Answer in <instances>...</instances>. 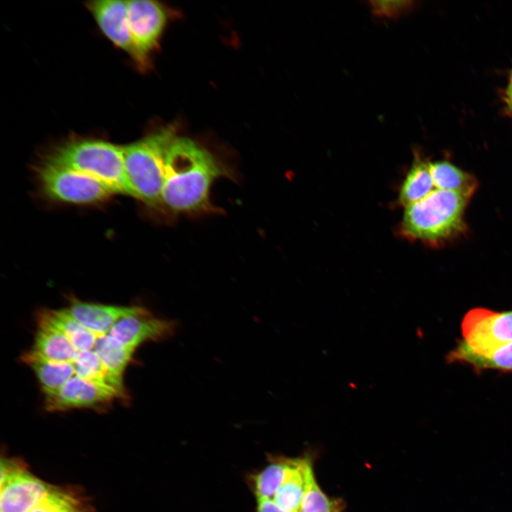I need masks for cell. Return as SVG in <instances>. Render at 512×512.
<instances>
[{"instance_id": "obj_1", "label": "cell", "mask_w": 512, "mask_h": 512, "mask_svg": "<svg viewBox=\"0 0 512 512\" xmlns=\"http://www.w3.org/2000/svg\"><path fill=\"white\" fill-rule=\"evenodd\" d=\"M225 175L213 155L193 140L176 136L169 149L161 205L174 213L212 210L210 188Z\"/></svg>"}, {"instance_id": "obj_2", "label": "cell", "mask_w": 512, "mask_h": 512, "mask_svg": "<svg viewBox=\"0 0 512 512\" xmlns=\"http://www.w3.org/2000/svg\"><path fill=\"white\" fill-rule=\"evenodd\" d=\"M471 196L457 191L435 189L405 208L401 223L403 235L438 245L466 230L464 211Z\"/></svg>"}, {"instance_id": "obj_3", "label": "cell", "mask_w": 512, "mask_h": 512, "mask_svg": "<svg viewBox=\"0 0 512 512\" xmlns=\"http://www.w3.org/2000/svg\"><path fill=\"white\" fill-rule=\"evenodd\" d=\"M176 136L174 127L169 126L122 146L126 174L136 198L150 206H161L166 159Z\"/></svg>"}, {"instance_id": "obj_4", "label": "cell", "mask_w": 512, "mask_h": 512, "mask_svg": "<svg viewBox=\"0 0 512 512\" xmlns=\"http://www.w3.org/2000/svg\"><path fill=\"white\" fill-rule=\"evenodd\" d=\"M47 161L88 174L116 193L136 198L126 174L122 146L102 140L73 141L57 148Z\"/></svg>"}, {"instance_id": "obj_5", "label": "cell", "mask_w": 512, "mask_h": 512, "mask_svg": "<svg viewBox=\"0 0 512 512\" xmlns=\"http://www.w3.org/2000/svg\"><path fill=\"white\" fill-rule=\"evenodd\" d=\"M38 176L46 194L58 201L87 204L116 193L110 186L93 176L48 161L40 168Z\"/></svg>"}, {"instance_id": "obj_6", "label": "cell", "mask_w": 512, "mask_h": 512, "mask_svg": "<svg viewBox=\"0 0 512 512\" xmlns=\"http://www.w3.org/2000/svg\"><path fill=\"white\" fill-rule=\"evenodd\" d=\"M461 329V340L470 351L490 353L512 342V310L471 309L464 315Z\"/></svg>"}, {"instance_id": "obj_7", "label": "cell", "mask_w": 512, "mask_h": 512, "mask_svg": "<svg viewBox=\"0 0 512 512\" xmlns=\"http://www.w3.org/2000/svg\"><path fill=\"white\" fill-rule=\"evenodd\" d=\"M128 21L134 46L135 61L142 68L148 63L149 53L157 46L166 24V14L157 1H127Z\"/></svg>"}, {"instance_id": "obj_8", "label": "cell", "mask_w": 512, "mask_h": 512, "mask_svg": "<svg viewBox=\"0 0 512 512\" xmlns=\"http://www.w3.org/2000/svg\"><path fill=\"white\" fill-rule=\"evenodd\" d=\"M50 490L23 469L1 463V512H29Z\"/></svg>"}, {"instance_id": "obj_9", "label": "cell", "mask_w": 512, "mask_h": 512, "mask_svg": "<svg viewBox=\"0 0 512 512\" xmlns=\"http://www.w3.org/2000/svg\"><path fill=\"white\" fill-rule=\"evenodd\" d=\"M46 408L50 411L93 407L122 398L112 388L75 375L55 393L45 397Z\"/></svg>"}, {"instance_id": "obj_10", "label": "cell", "mask_w": 512, "mask_h": 512, "mask_svg": "<svg viewBox=\"0 0 512 512\" xmlns=\"http://www.w3.org/2000/svg\"><path fill=\"white\" fill-rule=\"evenodd\" d=\"M177 323L155 317L151 312L128 316L117 322L109 335L121 344L136 349L146 341H160L173 336Z\"/></svg>"}, {"instance_id": "obj_11", "label": "cell", "mask_w": 512, "mask_h": 512, "mask_svg": "<svg viewBox=\"0 0 512 512\" xmlns=\"http://www.w3.org/2000/svg\"><path fill=\"white\" fill-rule=\"evenodd\" d=\"M87 7L103 33L135 60L136 53L129 26L127 1H92L87 3Z\"/></svg>"}, {"instance_id": "obj_12", "label": "cell", "mask_w": 512, "mask_h": 512, "mask_svg": "<svg viewBox=\"0 0 512 512\" xmlns=\"http://www.w3.org/2000/svg\"><path fill=\"white\" fill-rule=\"evenodd\" d=\"M73 316L97 335L108 334L120 319L142 314L148 310L141 306H118L71 300L68 308Z\"/></svg>"}, {"instance_id": "obj_13", "label": "cell", "mask_w": 512, "mask_h": 512, "mask_svg": "<svg viewBox=\"0 0 512 512\" xmlns=\"http://www.w3.org/2000/svg\"><path fill=\"white\" fill-rule=\"evenodd\" d=\"M311 460L308 458H288L285 474L278 487L267 498L289 512H299L306 488V469Z\"/></svg>"}, {"instance_id": "obj_14", "label": "cell", "mask_w": 512, "mask_h": 512, "mask_svg": "<svg viewBox=\"0 0 512 512\" xmlns=\"http://www.w3.org/2000/svg\"><path fill=\"white\" fill-rule=\"evenodd\" d=\"M446 360L450 363L470 366L477 373L485 370L512 373V342L490 353L479 354L470 351L460 340L448 353Z\"/></svg>"}, {"instance_id": "obj_15", "label": "cell", "mask_w": 512, "mask_h": 512, "mask_svg": "<svg viewBox=\"0 0 512 512\" xmlns=\"http://www.w3.org/2000/svg\"><path fill=\"white\" fill-rule=\"evenodd\" d=\"M21 359L34 371L46 396L55 393L76 375L73 363L51 361L33 349L25 353Z\"/></svg>"}, {"instance_id": "obj_16", "label": "cell", "mask_w": 512, "mask_h": 512, "mask_svg": "<svg viewBox=\"0 0 512 512\" xmlns=\"http://www.w3.org/2000/svg\"><path fill=\"white\" fill-rule=\"evenodd\" d=\"M38 321L46 322L63 333L79 351L93 350L100 335L88 330L68 309H44L38 313Z\"/></svg>"}, {"instance_id": "obj_17", "label": "cell", "mask_w": 512, "mask_h": 512, "mask_svg": "<svg viewBox=\"0 0 512 512\" xmlns=\"http://www.w3.org/2000/svg\"><path fill=\"white\" fill-rule=\"evenodd\" d=\"M38 324L33 349L51 361L73 363L80 351L71 341L51 325L41 321Z\"/></svg>"}, {"instance_id": "obj_18", "label": "cell", "mask_w": 512, "mask_h": 512, "mask_svg": "<svg viewBox=\"0 0 512 512\" xmlns=\"http://www.w3.org/2000/svg\"><path fill=\"white\" fill-rule=\"evenodd\" d=\"M73 364L77 376L112 388L126 399L122 377L111 373L93 350L80 351Z\"/></svg>"}, {"instance_id": "obj_19", "label": "cell", "mask_w": 512, "mask_h": 512, "mask_svg": "<svg viewBox=\"0 0 512 512\" xmlns=\"http://www.w3.org/2000/svg\"><path fill=\"white\" fill-rule=\"evenodd\" d=\"M428 163L416 156L399 192V202L405 207L423 199L434 191Z\"/></svg>"}, {"instance_id": "obj_20", "label": "cell", "mask_w": 512, "mask_h": 512, "mask_svg": "<svg viewBox=\"0 0 512 512\" xmlns=\"http://www.w3.org/2000/svg\"><path fill=\"white\" fill-rule=\"evenodd\" d=\"M430 171L437 189L457 191L472 196L477 187L474 176L448 161L429 162Z\"/></svg>"}, {"instance_id": "obj_21", "label": "cell", "mask_w": 512, "mask_h": 512, "mask_svg": "<svg viewBox=\"0 0 512 512\" xmlns=\"http://www.w3.org/2000/svg\"><path fill=\"white\" fill-rule=\"evenodd\" d=\"M93 351L111 373L122 377L135 349L121 344L109 334H105L97 337Z\"/></svg>"}, {"instance_id": "obj_22", "label": "cell", "mask_w": 512, "mask_h": 512, "mask_svg": "<svg viewBox=\"0 0 512 512\" xmlns=\"http://www.w3.org/2000/svg\"><path fill=\"white\" fill-rule=\"evenodd\" d=\"M341 500L328 497L316 483L311 462L306 469V488L299 512H341Z\"/></svg>"}, {"instance_id": "obj_23", "label": "cell", "mask_w": 512, "mask_h": 512, "mask_svg": "<svg viewBox=\"0 0 512 512\" xmlns=\"http://www.w3.org/2000/svg\"><path fill=\"white\" fill-rule=\"evenodd\" d=\"M29 512H78L75 501L68 495L50 491Z\"/></svg>"}, {"instance_id": "obj_24", "label": "cell", "mask_w": 512, "mask_h": 512, "mask_svg": "<svg viewBox=\"0 0 512 512\" xmlns=\"http://www.w3.org/2000/svg\"><path fill=\"white\" fill-rule=\"evenodd\" d=\"M370 3L374 14L394 18L408 11L412 7V1H370Z\"/></svg>"}, {"instance_id": "obj_25", "label": "cell", "mask_w": 512, "mask_h": 512, "mask_svg": "<svg viewBox=\"0 0 512 512\" xmlns=\"http://www.w3.org/2000/svg\"><path fill=\"white\" fill-rule=\"evenodd\" d=\"M505 97H506V101L509 107V110L512 112V84L511 83H509V85H508V87L505 91Z\"/></svg>"}, {"instance_id": "obj_26", "label": "cell", "mask_w": 512, "mask_h": 512, "mask_svg": "<svg viewBox=\"0 0 512 512\" xmlns=\"http://www.w3.org/2000/svg\"><path fill=\"white\" fill-rule=\"evenodd\" d=\"M510 83L512 84V70H511V74H510Z\"/></svg>"}]
</instances>
